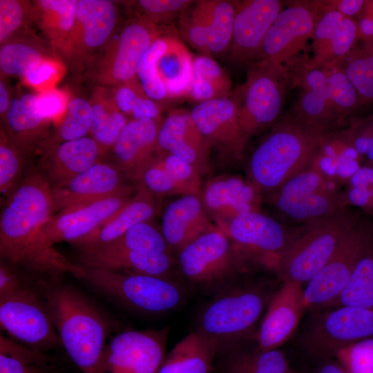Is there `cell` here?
I'll list each match as a JSON object with an SVG mask.
<instances>
[{
	"label": "cell",
	"mask_w": 373,
	"mask_h": 373,
	"mask_svg": "<svg viewBox=\"0 0 373 373\" xmlns=\"http://www.w3.org/2000/svg\"><path fill=\"white\" fill-rule=\"evenodd\" d=\"M59 276H35L33 281L70 360L82 373H102L107 319L86 295Z\"/></svg>",
	"instance_id": "cell-1"
},
{
	"label": "cell",
	"mask_w": 373,
	"mask_h": 373,
	"mask_svg": "<svg viewBox=\"0 0 373 373\" xmlns=\"http://www.w3.org/2000/svg\"><path fill=\"white\" fill-rule=\"evenodd\" d=\"M294 115L276 123L252 153L248 166L251 184L271 193L310 168L325 133Z\"/></svg>",
	"instance_id": "cell-2"
},
{
	"label": "cell",
	"mask_w": 373,
	"mask_h": 373,
	"mask_svg": "<svg viewBox=\"0 0 373 373\" xmlns=\"http://www.w3.org/2000/svg\"><path fill=\"white\" fill-rule=\"evenodd\" d=\"M54 213L50 185L37 167L28 169L1 213V260L18 266L31 242Z\"/></svg>",
	"instance_id": "cell-3"
},
{
	"label": "cell",
	"mask_w": 373,
	"mask_h": 373,
	"mask_svg": "<svg viewBox=\"0 0 373 373\" xmlns=\"http://www.w3.org/2000/svg\"><path fill=\"white\" fill-rule=\"evenodd\" d=\"M75 264L74 276L135 311L151 314L166 313L178 307L184 298L182 286L169 278L112 271Z\"/></svg>",
	"instance_id": "cell-4"
},
{
	"label": "cell",
	"mask_w": 373,
	"mask_h": 373,
	"mask_svg": "<svg viewBox=\"0 0 373 373\" xmlns=\"http://www.w3.org/2000/svg\"><path fill=\"white\" fill-rule=\"evenodd\" d=\"M358 220L350 207L300 226L276 269L280 279L308 283L327 263L340 242Z\"/></svg>",
	"instance_id": "cell-5"
},
{
	"label": "cell",
	"mask_w": 373,
	"mask_h": 373,
	"mask_svg": "<svg viewBox=\"0 0 373 373\" xmlns=\"http://www.w3.org/2000/svg\"><path fill=\"white\" fill-rule=\"evenodd\" d=\"M291 85L292 78L287 67L262 61L248 65L245 82L232 92L231 97L240 126L249 139L276 124Z\"/></svg>",
	"instance_id": "cell-6"
},
{
	"label": "cell",
	"mask_w": 373,
	"mask_h": 373,
	"mask_svg": "<svg viewBox=\"0 0 373 373\" xmlns=\"http://www.w3.org/2000/svg\"><path fill=\"white\" fill-rule=\"evenodd\" d=\"M265 298L254 289H235L218 295L201 311L195 332L221 350L241 345L253 329L265 306Z\"/></svg>",
	"instance_id": "cell-7"
},
{
	"label": "cell",
	"mask_w": 373,
	"mask_h": 373,
	"mask_svg": "<svg viewBox=\"0 0 373 373\" xmlns=\"http://www.w3.org/2000/svg\"><path fill=\"white\" fill-rule=\"evenodd\" d=\"M341 186L309 168L271 192V202L285 220L309 224L347 208Z\"/></svg>",
	"instance_id": "cell-8"
},
{
	"label": "cell",
	"mask_w": 373,
	"mask_h": 373,
	"mask_svg": "<svg viewBox=\"0 0 373 373\" xmlns=\"http://www.w3.org/2000/svg\"><path fill=\"white\" fill-rule=\"evenodd\" d=\"M1 327L12 338L30 347L52 352L62 347L59 335L33 280L0 298Z\"/></svg>",
	"instance_id": "cell-9"
},
{
	"label": "cell",
	"mask_w": 373,
	"mask_h": 373,
	"mask_svg": "<svg viewBox=\"0 0 373 373\" xmlns=\"http://www.w3.org/2000/svg\"><path fill=\"white\" fill-rule=\"evenodd\" d=\"M373 245V225L358 219L323 268L303 289L306 308L332 305L345 289L356 265Z\"/></svg>",
	"instance_id": "cell-10"
},
{
	"label": "cell",
	"mask_w": 373,
	"mask_h": 373,
	"mask_svg": "<svg viewBox=\"0 0 373 373\" xmlns=\"http://www.w3.org/2000/svg\"><path fill=\"white\" fill-rule=\"evenodd\" d=\"M325 9L321 1H301L283 8L270 26L256 61L289 68L312 39Z\"/></svg>",
	"instance_id": "cell-11"
},
{
	"label": "cell",
	"mask_w": 373,
	"mask_h": 373,
	"mask_svg": "<svg viewBox=\"0 0 373 373\" xmlns=\"http://www.w3.org/2000/svg\"><path fill=\"white\" fill-rule=\"evenodd\" d=\"M373 338V309L340 306L324 314L303 337L311 355L328 358L350 345Z\"/></svg>",
	"instance_id": "cell-12"
},
{
	"label": "cell",
	"mask_w": 373,
	"mask_h": 373,
	"mask_svg": "<svg viewBox=\"0 0 373 373\" xmlns=\"http://www.w3.org/2000/svg\"><path fill=\"white\" fill-rule=\"evenodd\" d=\"M300 228L287 229L275 219L251 211L233 218L224 233L234 242L238 254H245L276 270Z\"/></svg>",
	"instance_id": "cell-13"
},
{
	"label": "cell",
	"mask_w": 373,
	"mask_h": 373,
	"mask_svg": "<svg viewBox=\"0 0 373 373\" xmlns=\"http://www.w3.org/2000/svg\"><path fill=\"white\" fill-rule=\"evenodd\" d=\"M168 334L163 328L115 334L104 347L102 373H157L166 356Z\"/></svg>",
	"instance_id": "cell-14"
},
{
	"label": "cell",
	"mask_w": 373,
	"mask_h": 373,
	"mask_svg": "<svg viewBox=\"0 0 373 373\" xmlns=\"http://www.w3.org/2000/svg\"><path fill=\"white\" fill-rule=\"evenodd\" d=\"M238 254L224 231L211 230L179 251L178 263L183 276L202 287L226 281L237 267Z\"/></svg>",
	"instance_id": "cell-15"
},
{
	"label": "cell",
	"mask_w": 373,
	"mask_h": 373,
	"mask_svg": "<svg viewBox=\"0 0 373 373\" xmlns=\"http://www.w3.org/2000/svg\"><path fill=\"white\" fill-rule=\"evenodd\" d=\"M166 31L141 16L128 21L100 61L97 80L117 86L135 80L144 55Z\"/></svg>",
	"instance_id": "cell-16"
},
{
	"label": "cell",
	"mask_w": 373,
	"mask_h": 373,
	"mask_svg": "<svg viewBox=\"0 0 373 373\" xmlns=\"http://www.w3.org/2000/svg\"><path fill=\"white\" fill-rule=\"evenodd\" d=\"M190 113L208 156L214 152L222 160L242 158L249 138L240 126L231 96L198 103Z\"/></svg>",
	"instance_id": "cell-17"
},
{
	"label": "cell",
	"mask_w": 373,
	"mask_h": 373,
	"mask_svg": "<svg viewBox=\"0 0 373 373\" xmlns=\"http://www.w3.org/2000/svg\"><path fill=\"white\" fill-rule=\"evenodd\" d=\"M117 17V10L113 1L78 0L74 25L59 49L68 59L85 57L110 39Z\"/></svg>",
	"instance_id": "cell-18"
},
{
	"label": "cell",
	"mask_w": 373,
	"mask_h": 373,
	"mask_svg": "<svg viewBox=\"0 0 373 373\" xmlns=\"http://www.w3.org/2000/svg\"><path fill=\"white\" fill-rule=\"evenodd\" d=\"M283 6L278 0L237 1L229 50L231 61L248 65L256 61L263 40Z\"/></svg>",
	"instance_id": "cell-19"
},
{
	"label": "cell",
	"mask_w": 373,
	"mask_h": 373,
	"mask_svg": "<svg viewBox=\"0 0 373 373\" xmlns=\"http://www.w3.org/2000/svg\"><path fill=\"white\" fill-rule=\"evenodd\" d=\"M124 175L115 164L99 160L66 183L51 187L55 213L117 193L126 185Z\"/></svg>",
	"instance_id": "cell-20"
},
{
	"label": "cell",
	"mask_w": 373,
	"mask_h": 373,
	"mask_svg": "<svg viewBox=\"0 0 373 373\" xmlns=\"http://www.w3.org/2000/svg\"><path fill=\"white\" fill-rule=\"evenodd\" d=\"M306 309L302 285L283 282L270 301L257 334V347L262 351L277 349L295 332Z\"/></svg>",
	"instance_id": "cell-21"
},
{
	"label": "cell",
	"mask_w": 373,
	"mask_h": 373,
	"mask_svg": "<svg viewBox=\"0 0 373 373\" xmlns=\"http://www.w3.org/2000/svg\"><path fill=\"white\" fill-rule=\"evenodd\" d=\"M293 65L294 72L289 70L293 85L301 88L293 115L307 125L328 131L338 119L329 103L325 68L310 60L298 64L296 61Z\"/></svg>",
	"instance_id": "cell-22"
},
{
	"label": "cell",
	"mask_w": 373,
	"mask_h": 373,
	"mask_svg": "<svg viewBox=\"0 0 373 373\" xmlns=\"http://www.w3.org/2000/svg\"><path fill=\"white\" fill-rule=\"evenodd\" d=\"M92 137L64 142L41 151L36 166L51 187L59 186L88 169L102 155Z\"/></svg>",
	"instance_id": "cell-23"
},
{
	"label": "cell",
	"mask_w": 373,
	"mask_h": 373,
	"mask_svg": "<svg viewBox=\"0 0 373 373\" xmlns=\"http://www.w3.org/2000/svg\"><path fill=\"white\" fill-rule=\"evenodd\" d=\"M158 153H170L196 169L208 159L202 138L191 113L184 109L171 111L160 124L157 140Z\"/></svg>",
	"instance_id": "cell-24"
},
{
	"label": "cell",
	"mask_w": 373,
	"mask_h": 373,
	"mask_svg": "<svg viewBox=\"0 0 373 373\" xmlns=\"http://www.w3.org/2000/svg\"><path fill=\"white\" fill-rule=\"evenodd\" d=\"M196 195H183L171 202L162 218V233L178 252L200 236L213 230Z\"/></svg>",
	"instance_id": "cell-25"
},
{
	"label": "cell",
	"mask_w": 373,
	"mask_h": 373,
	"mask_svg": "<svg viewBox=\"0 0 373 373\" xmlns=\"http://www.w3.org/2000/svg\"><path fill=\"white\" fill-rule=\"evenodd\" d=\"M76 262L102 269L169 278L172 260L169 253L93 249L78 251Z\"/></svg>",
	"instance_id": "cell-26"
},
{
	"label": "cell",
	"mask_w": 373,
	"mask_h": 373,
	"mask_svg": "<svg viewBox=\"0 0 373 373\" xmlns=\"http://www.w3.org/2000/svg\"><path fill=\"white\" fill-rule=\"evenodd\" d=\"M160 125L152 119L129 120L112 147L115 165L133 178L137 171L157 153Z\"/></svg>",
	"instance_id": "cell-27"
},
{
	"label": "cell",
	"mask_w": 373,
	"mask_h": 373,
	"mask_svg": "<svg viewBox=\"0 0 373 373\" xmlns=\"http://www.w3.org/2000/svg\"><path fill=\"white\" fill-rule=\"evenodd\" d=\"M153 197L138 189L137 193L102 226L72 245L78 251L95 249L114 241L137 224L148 222L156 211Z\"/></svg>",
	"instance_id": "cell-28"
},
{
	"label": "cell",
	"mask_w": 373,
	"mask_h": 373,
	"mask_svg": "<svg viewBox=\"0 0 373 373\" xmlns=\"http://www.w3.org/2000/svg\"><path fill=\"white\" fill-rule=\"evenodd\" d=\"M37 95L26 93L10 100L6 113V133L27 159L47 137L46 122L36 109Z\"/></svg>",
	"instance_id": "cell-29"
},
{
	"label": "cell",
	"mask_w": 373,
	"mask_h": 373,
	"mask_svg": "<svg viewBox=\"0 0 373 373\" xmlns=\"http://www.w3.org/2000/svg\"><path fill=\"white\" fill-rule=\"evenodd\" d=\"M218 346L193 331L175 344L157 373H212Z\"/></svg>",
	"instance_id": "cell-30"
},
{
	"label": "cell",
	"mask_w": 373,
	"mask_h": 373,
	"mask_svg": "<svg viewBox=\"0 0 373 373\" xmlns=\"http://www.w3.org/2000/svg\"><path fill=\"white\" fill-rule=\"evenodd\" d=\"M220 373H293L284 354L277 350L262 351L236 345L219 352Z\"/></svg>",
	"instance_id": "cell-31"
},
{
	"label": "cell",
	"mask_w": 373,
	"mask_h": 373,
	"mask_svg": "<svg viewBox=\"0 0 373 373\" xmlns=\"http://www.w3.org/2000/svg\"><path fill=\"white\" fill-rule=\"evenodd\" d=\"M193 59L184 44L172 34L156 64L168 98L188 95L193 78Z\"/></svg>",
	"instance_id": "cell-32"
},
{
	"label": "cell",
	"mask_w": 373,
	"mask_h": 373,
	"mask_svg": "<svg viewBox=\"0 0 373 373\" xmlns=\"http://www.w3.org/2000/svg\"><path fill=\"white\" fill-rule=\"evenodd\" d=\"M27 346L10 336H0V373H64L59 358Z\"/></svg>",
	"instance_id": "cell-33"
},
{
	"label": "cell",
	"mask_w": 373,
	"mask_h": 373,
	"mask_svg": "<svg viewBox=\"0 0 373 373\" xmlns=\"http://www.w3.org/2000/svg\"><path fill=\"white\" fill-rule=\"evenodd\" d=\"M253 186L237 178H225L211 182L206 187L203 201L205 207L218 216H235L254 211L251 203L254 197Z\"/></svg>",
	"instance_id": "cell-34"
},
{
	"label": "cell",
	"mask_w": 373,
	"mask_h": 373,
	"mask_svg": "<svg viewBox=\"0 0 373 373\" xmlns=\"http://www.w3.org/2000/svg\"><path fill=\"white\" fill-rule=\"evenodd\" d=\"M77 0H39L34 14L42 32L60 48L74 25Z\"/></svg>",
	"instance_id": "cell-35"
},
{
	"label": "cell",
	"mask_w": 373,
	"mask_h": 373,
	"mask_svg": "<svg viewBox=\"0 0 373 373\" xmlns=\"http://www.w3.org/2000/svg\"><path fill=\"white\" fill-rule=\"evenodd\" d=\"M209 17L208 48L211 55L229 52L231 44L237 1L206 0Z\"/></svg>",
	"instance_id": "cell-36"
},
{
	"label": "cell",
	"mask_w": 373,
	"mask_h": 373,
	"mask_svg": "<svg viewBox=\"0 0 373 373\" xmlns=\"http://www.w3.org/2000/svg\"><path fill=\"white\" fill-rule=\"evenodd\" d=\"M332 304L373 309V245L358 262L345 289Z\"/></svg>",
	"instance_id": "cell-37"
},
{
	"label": "cell",
	"mask_w": 373,
	"mask_h": 373,
	"mask_svg": "<svg viewBox=\"0 0 373 373\" xmlns=\"http://www.w3.org/2000/svg\"><path fill=\"white\" fill-rule=\"evenodd\" d=\"M93 119L92 105L86 100L75 97L68 104L67 114L58 127L39 145L40 152L66 141L86 137L90 131Z\"/></svg>",
	"instance_id": "cell-38"
},
{
	"label": "cell",
	"mask_w": 373,
	"mask_h": 373,
	"mask_svg": "<svg viewBox=\"0 0 373 373\" xmlns=\"http://www.w3.org/2000/svg\"><path fill=\"white\" fill-rule=\"evenodd\" d=\"M93 119L90 132L102 153L112 149L128 120L115 102H96L92 105Z\"/></svg>",
	"instance_id": "cell-39"
},
{
	"label": "cell",
	"mask_w": 373,
	"mask_h": 373,
	"mask_svg": "<svg viewBox=\"0 0 373 373\" xmlns=\"http://www.w3.org/2000/svg\"><path fill=\"white\" fill-rule=\"evenodd\" d=\"M168 248L162 232L148 222H143L132 227L114 241L95 249L161 254L169 253Z\"/></svg>",
	"instance_id": "cell-40"
},
{
	"label": "cell",
	"mask_w": 373,
	"mask_h": 373,
	"mask_svg": "<svg viewBox=\"0 0 373 373\" xmlns=\"http://www.w3.org/2000/svg\"><path fill=\"white\" fill-rule=\"evenodd\" d=\"M44 60L41 49L33 42L9 40L1 46L0 69L4 74L25 77Z\"/></svg>",
	"instance_id": "cell-41"
},
{
	"label": "cell",
	"mask_w": 373,
	"mask_h": 373,
	"mask_svg": "<svg viewBox=\"0 0 373 373\" xmlns=\"http://www.w3.org/2000/svg\"><path fill=\"white\" fill-rule=\"evenodd\" d=\"M26 158L1 131L0 144V192L6 201L19 186L23 178Z\"/></svg>",
	"instance_id": "cell-42"
},
{
	"label": "cell",
	"mask_w": 373,
	"mask_h": 373,
	"mask_svg": "<svg viewBox=\"0 0 373 373\" xmlns=\"http://www.w3.org/2000/svg\"><path fill=\"white\" fill-rule=\"evenodd\" d=\"M171 35L169 30L153 41L144 55L137 73L144 93L155 102L168 98L165 87L157 75L156 64Z\"/></svg>",
	"instance_id": "cell-43"
},
{
	"label": "cell",
	"mask_w": 373,
	"mask_h": 373,
	"mask_svg": "<svg viewBox=\"0 0 373 373\" xmlns=\"http://www.w3.org/2000/svg\"><path fill=\"white\" fill-rule=\"evenodd\" d=\"M186 10L179 17L182 37L201 55L212 57L208 48L209 23L206 0L196 1L189 12Z\"/></svg>",
	"instance_id": "cell-44"
},
{
	"label": "cell",
	"mask_w": 373,
	"mask_h": 373,
	"mask_svg": "<svg viewBox=\"0 0 373 373\" xmlns=\"http://www.w3.org/2000/svg\"><path fill=\"white\" fill-rule=\"evenodd\" d=\"M139 182V189L151 195L183 194V192L164 166L160 155L153 156L137 171L133 178Z\"/></svg>",
	"instance_id": "cell-45"
},
{
	"label": "cell",
	"mask_w": 373,
	"mask_h": 373,
	"mask_svg": "<svg viewBox=\"0 0 373 373\" xmlns=\"http://www.w3.org/2000/svg\"><path fill=\"white\" fill-rule=\"evenodd\" d=\"M327 92L331 108L338 119H341L355 106L357 91L338 64L325 66Z\"/></svg>",
	"instance_id": "cell-46"
},
{
	"label": "cell",
	"mask_w": 373,
	"mask_h": 373,
	"mask_svg": "<svg viewBox=\"0 0 373 373\" xmlns=\"http://www.w3.org/2000/svg\"><path fill=\"white\" fill-rule=\"evenodd\" d=\"M343 191L346 207H356L373 217V162L362 165Z\"/></svg>",
	"instance_id": "cell-47"
},
{
	"label": "cell",
	"mask_w": 373,
	"mask_h": 373,
	"mask_svg": "<svg viewBox=\"0 0 373 373\" xmlns=\"http://www.w3.org/2000/svg\"><path fill=\"white\" fill-rule=\"evenodd\" d=\"M324 9L312 37L314 56L310 61L319 66H323L332 41L345 17L336 10Z\"/></svg>",
	"instance_id": "cell-48"
},
{
	"label": "cell",
	"mask_w": 373,
	"mask_h": 373,
	"mask_svg": "<svg viewBox=\"0 0 373 373\" xmlns=\"http://www.w3.org/2000/svg\"><path fill=\"white\" fill-rule=\"evenodd\" d=\"M190 0H139L135 1L143 17L158 26L169 23L193 3Z\"/></svg>",
	"instance_id": "cell-49"
},
{
	"label": "cell",
	"mask_w": 373,
	"mask_h": 373,
	"mask_svg": "<svg viewBox=\"0 0 373 373\" xmlns=\"http://www.w3.org/2000/svg\"><path fill=\"white\" fill-rule=\"evenodd\" d=\"M334 357L348 373H373V338L344 347Z\"/></svg>",
	"instance_id": "cell-50"
},
{
	"label": "cell",
	"mask_w": 373,
	"mask_h": 373,
	"mask_svg": "<svg viewBox=\"0 0 373 373\" xmlns=\"http://www.w3.org/2000/svg\"><path fill=\"white\" fill-rule=\"evenodd\" d=\"M343 68L357 93L373 99V54L351 56Z\"/></svg>",
	"instance_id": "cell-51"
},
{
	"label": "cell",
	"mask_w": 373,
	"mask_h": 373,
	"mask_svg": "<svg viewBox=\"0 0 373 373\" xmlns=\"http://www.w3.org/2000/svg\"><path fill=\"white\" fill-rule=\"evenodd\" d=\"M192 79L202 80L213 86L227 97L231 96V81L212 57L200 54L193 57Z\"/></svg>",
	"instance_id": "cell-52"
},
{
	"label": "cell",
	"mask_w": 373,
	"mask_h": 373,
	"mask_svg": "<svg viewBox=\"0 0 373 373\" xmlns=\"http://www.w3.org/2000/svg\"><path fill=\"white\" fill-rule=\"evenodd\" d=\"M358 30L356 22L345 17L332 41L324 64L322 67L338 64L350 51Z\"/></svg>",
	"instance_id": "cell-53"
},
{
	"label": "cell",
	"mask_w": 373,
	"mask_h": 373,
	"mask_svg": "<svg viewBox=\"0 0 373 373\" xmlns=\"http://www.w3.org/2000/svg\"><path fill=\"white\" fill-rule=\"evenodd\" d=\"M25 3L17 0H0V43L9 41L25 21Z\"/></svg>",
	"instance_id": "cell-54"
},
{
	"label": "cell",
	"mask_w": 373,
	"mask_h": 373,
	"mask_svg": "<svg viewBox=\"0 0 373 373\" xmlns=\"http://www.w3.org/2000/svg\"><path fill=\"white\" fill-rule=\"evenodd\" d=\"M66 97L61 92L50 90L37 95L36 109L39 116L45 120L60 114L66 108Z\"/></svg>",
	"instance_id": "cell-55"
},
{
	"label": "cell",
	"mask_w": 373,
	"mask_h": 373,
	"mask_svg": "<svg viewBox=\"0 0 373 373\" xmlns=\"http://www.w3.org/2000/svg\"><path fill=\"white\" fill-rule=\"evenodd\" d=\"M144 94L141 85L135 80L119 85L115 92L114 102L117 107L125 115H131L137 98Z\"/></svg>",
	"instance_id": "cell-56"
},
{
	"label": "cell",
	"mask_w": 373,
	"mask_h": 373,
	"mask_svg": "<svg viewBox=\"0 0 373 373\" xmlns=\"http://www.w3.org/2000/svg\"><path fill=\"white\" fill-rule=\"evenodd\" d=\"M160 115V108L158 104L145 93L137 98L131 113L135 119H152L156 121Z\"/></svg>",
	"instance_id": "cell-57"
},
{
	"label": "cell",
	"mask_w": 373,
	"mask_h": 373,
	"mask_svg": "<svg viewBox=\"0 0 373 373\" xmlns=\"http://www.w3.org/2000/svg\"><path fill=\"white\" fill-rule=\"evenodd\" d=\"M56 73V66L45 59L32 68L25 78L29 84L37 86L48 80Z\"/></svg>",
	"instance_id": "cell-58"
},
{
	"label": "cell",
	"mask_w": 373,
	"mask_h": 373,
	"mask_svg": "<svg viewBox=\"0 0 373 373\" xmlns=\"http://www.w3.org/2000/svg\"><path fill=\"white\" fill-rule=\"evenodd\" d=\"M324 8L334 9L339 11L346 17L357 14L365 3L363 0H341L321 1Z\"/></svg>",
	"instance_id": "cell-59"
},
{
	"label": "cell",
	"mask_w": 373,
	"mask_h": 373,
	"mask_svg": "<svg viewBox=\"0 0 373 373\" xmlns=\"http://www.w3.org/2000/svg\"><path fill=\"white\" fill-rule=\"evenodd\" d=\"M315 373H348L346 369L338 361L325 358L318 366Z\"/></svg>",
	"instance_id": "cell-60"
},
{
	"label": "cell",
	"mask_w": 373,
	"mask_h": 373,
	"mask_svg": "<svg viewBox=\"0 0 373 373\" xmlns=\"http://www.w3.org/2000/svg\"><path fill=\"white\" fill-rule=\"evenodd\" d=\"M358 30L365 37L373 36V15L362 17L357 25Z\"/></svg>",
	"instance_id": "cell-61"
},
{
	"label": "cell",
	"mask_w": 373,
	"mask_h": 373,
	"mask_svg": "<svg viewBox=\"0 0 373 373\" xmlns=\"http://www.w3.org/2000/svg\"><path fill=\"white\" fill-rule=\"evenodd\" d=\"M10 101H9V96L8 90L6 88L5 84L2 81L0 82V113L6 115Z\"/></svg>",
	"instance_id": "cell-62"
},
{
	"label": "cell",
	"mask_w": 373,
	"mask_h": 373,
	"mask_svg": "<svg viewBox=\"0 0 373 373\" xmlns=\"http://www.w3.org/2000/svg\"><path fill=\"white\" fill-rule=\"evenodd\" d=\"M293 373H295V372H293Z\"/></svg>",
	"instance_id": "cell-63"
}]
</instances>
